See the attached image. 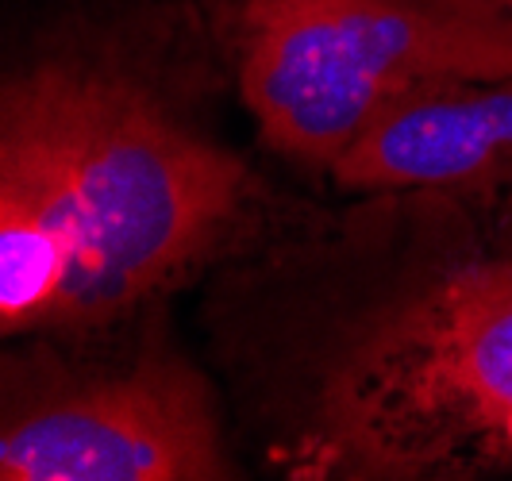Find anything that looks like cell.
Wrapping results in <instances>:
<instances>
[{
	"instance_id": "obj_1",
	"label": "cell",
	"mask_w": 512,
	"mask_h": 481,
	"mask_svg": "<svg viewBox=\"0 0 512 481\" xmlns=\"http://www.w3.org/2000/svg\"><path fill=\"white\" fill-rule=\"evenodd\" d=\"M251 174L147 85L43 62L0 85V339L89 331L197 266Z\"/></svg>"
},
{
	"instance_id": "obj_5",
	"label": "cell",
	"mask_w": 512,
	"mask_h": 481,
	"mask_svg": "<svg viewBox=\"0 0 512 481\" xmlns=\"http://www.w3.org/2000/svg\"><path fill=\"white\" fill-rule=\"evenodd\" d=\"M347 189L486 193L512 185V77L420 89L332 162Z\"/></svg>"
},
{
	"instance_id": "obj_6",
	"label": "cell",
	"mask_w": 512,
	"mask_h": 481,
	"mask_svg": "<svg viewBox=\"0 0 512 481\" xmlns=\"http://www.w3.org/2000/svg\"><path fill=\"white\" fill-rule=\"evenodd\" d=\"M497 4H501V8H505V12H512V0H497Z\"/></svg>"
},
{
	"instance_id": "obj_2",
	"label": "cell",
	"mask_w": 512,
	"mask_h": 481,
	"mask_svg": "<svg viewBox=\"0 0 512 481\" xmlns=\"http://www.w3.org/2000/svg\"><path fill=\"white\" fill-rule=\"evenodd\" d=\"M293 478L459 481L512 470V258L385 304L335 355Z\"/></svg>"
},
{
	"instance_id": "obj_4",
	"label": "cell",
	"mask_w": 512,
	"mask_h": 481,
	"mask_svg": "<svg viewBox=\"0 0 512 481\" xmlns=\"http://www.w3.org/2000/svg\"><path fill=\"white\" fill-rule=\"evenodd\" d=\"M231 478L205 381L174 355L70 366L0 347V481Z\"/></svg>"
},
{
	"instance_id": "obj_3",
	"label": "cell",
	"mask_w": 512,
	"mask_h": 481,
	"mask_svg": "<svg viewBox=\"0 0 512 481\" xmlns=\"http://www.w3.org/2000/svg\"><path fill=\"white\" fill-rule=\"evenodd\" d=\"M235 74L274 151L332 170L412 93L512 77V12L497 0H243Z\"/></svg>"
}]
</instances>
